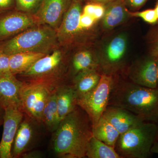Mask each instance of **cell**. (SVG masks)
I'll return each mask as SVG.
<instances>
[{
  "mask_svg": "<svg viewBox=\"0 0 158 158\" xmlns=\"http://www.w3.org/2000/svg\"><path fill=\"white\" fill-rule=\"evenodd\" d=\"M127 47L125 34H118L110 40L104 51L98 57L99 69L102 73L115 76L123 68Z\"/></svg>",
  "mask_w": 158,
  "mask_h": 158,
  "instance_id": "obj_7",
  "label": "cell"
},
{
  "mask_svg": "<svg viewBox=\"0 0 158 158\" xmlns=\"http://www.w3.org/2000/svg\"><path fill=\"white\" fill-rule=\"evenodd\" d=\"M157 124H158V123H157Z\"/></svg>",
  "mask_w": 158,
  "mask_h": 158,
  "instance_id": "obj_40",
  "label": "cell"
},
{
  "mask_svg": "<svg viewBox=\"0 0 158 158\" xmlns=\"http://www.w3.org/2000/svg\"><path fill=\"white\" fill-rule=\"evenodd\" d=\"M46 55L42 53L23 52L10 55L9 66L11 73L15 76L23 73Z\"/></svg>",
  "mask_w": 158,
  "mask_h": 158,
  "instance_id": "obj_20",
  "label": "cell"
},
{
  "mask_svg": "<svg viewBox=\"0 0 158 158\" xmlns=\"http://www.w3.org/2000/svg\"><path fill=\"white\" fill-rule=\"evenodd\" d=\"M24 83L14 75L0 76V105L4 109L11 106L21 108V96Z\"/></svg>",
  "mask_w": 158,
  "mask_h": 158,
  "instance_id": "obj_16",
  "label": "cell"
},
{
  "mask_svg": "<svg viewBox=\"0 0 158 158\" xmlns=\"http://www.w3.org/2000/svg\"><path fill=\"white\" fill-rule=\"evenodd\" d=\"M53 90L40 84L24 83L21 96L23 112L41 124L43 111Z\"/></svg>",
  "mask_w": 158,
  "mask_h": 158,
  "instance_id": "obj_9",
  "label": "cell"
},
{
  "mask_svg": "<svg viewBox=\"0 0 158 158\" xmlns=\"http://www.w3.org/2000/svg\"><path fill=\"white\" fill-rule=\"evenodd\" d=\"M114 76L102 73L98 85L91 92L77 100V104L88 114L93 127L103 116L109 106Z\"/></svg>",
  "mask_w": 158,
  "mask_h": 158,
  "instance_id": "obj_6",
  "label": "cell"
},
{
  "mask_svg": "<svg viewBox=\"0 0 158 158\" xmlns=\"http://www.w3.org/2000/svg\"><path fill=\"white\" fill-rule=\"evenodd\" d=\"M148 0H124L125 3H127L130 7L135 9H138L144 6Z\"/></svg>",
  "mask_w": 158,
  "mask_h": 158,
  "instance_id": "obj_32",
  "label": "cell"
},
{
  "mask_svg": "<svg viewBox=\"0 0 158 158\" xmlns=\"http://www.w3.org/2000/svg\"><path fill=\"white\" fill-rule=\"evenodd\" d=\"M157 138V123L144 121L121 134L115 148L121 158H148Z\"/></svg>",
  "mask_w": 158,
  "mask_h": 158,
  "instance_id": "obj_4",
  "label": "cell"
},
{
  "mask_svg": "<svg viewBox=\"0 0 158 158\" xmlns=\"http://www.w3.org/2000/svg\"><path fill=\"white\" fill-rule=\"evenodd\" d=\"M0 158H1V156H0Z\"/></svg>",
  "mask_w": 158,
  "mask_h": 158,
  "instance_id": "obj_41",
  "label": "cell"
},
{
  "mask_svg": "<svg viewBox=\"0 0 158 158\" xmlns=\"http://www.w3.org/2000/svg\"><path fill=\"white\" fill-rule=\"evenodd\" d=\"M96 21L92 16L83 13L80 16L79 27L81 31L88 30L94 24Z\"/></svg>",
  "mask_w": 158,
  "mask_h": 158,
  "instance_id": "obj_30",
  "label": "cell"
},
{
  "mask_svg": "<svg viewBox=\"0 0 158 158\" xmlns=\"http://www.w3.org/2000/svg\"><path fill=\"white\" fill-rule=\"evenodd\" d=\"M109 106L126 109L145 121L157 123L158 88H150L114 76Z\"/></svg>",
  "mask_w": 158,
  "mask_h": 158,
  "instance_id": "obj_2",
  "label": "cell"
},
{
  "mask_svg": "<svg viewBox=\"0 0 158 158\" xmlns=\"http://www.w3.org/2000/svg\"><path fill=\"white\" fill-rule=\"evenodd\" d=\"M42 127V124L24 113L12 144V158H21L24 154L34 150L41 138Z\"/></svg>",
  "mask_w": 158,
  "mask_h": 158,
  "instance_id": "obj_8",
  "label": "cell"
},
{
  "mask_svg": "<svg viewBox=\"0 0 158 158\" xmlns=\"http://www.w3.org/2000/svg\"><path fill=\"white\" fill-rule=\"evenodd\" d=\"M63 54L55 49L38 59L28 70L18 76L26 84H40L54 90L68 84L64 76L66 68Z\"/></svg>",
  "mask_w": 158,
  "mask_h": 158,
  "instance_id": "obj_5",
  "label": "cell"
},
{
  "mask_svg": "<svg viewBox=\"0 0 158 158\" xmlns=\"http://www.w3.org/2000/svg\"><path fill=\"white\" fill-rule=\"evenodd\" d=\"M125 4L124 0H116L105 5L102 25L105 29L112 30L127 20L128 13Z\"/></svg>",
  "mask_w": 158,
  "mask_h": 158,
  "instance_id": "obj_19",
  "label": "cell"
},
{
  "mask_svg": "<svg viewBox=\"0 0 158 158\" xmlns=\"http://www.w3.org/2000/svg\"><path fill=\"white\" fill-rule=\"evenodd\" d=\"M148 42L150 44V54L158 57V27L153 29L148 35Z\"/></svg>",
  "mask_w": 158,
  "mask_h": 158,
  "instance_id": "obj_28",
  "label": "cell"
},
{
  "mask_svg": "<svg viewBox=\"0 0 158 158\" xmlns=\"http://www.w3.org/2000/svg\"><path fill=\"white\" fill-rule=\"evenodd\" d=\"M156 62L157 76V88H158V57L156 58Z\"/></svg>",
  "mask_w": 158,
  "mask_h": 158,
  "instance_id": "obj_37",
  "label": "cell"
},
{
  "mask_svg": "<svg viewBox=\"0 0 158 158\" xmlns=\"http://www.w3.org/2000/svg\"><path fill=\"white\" fill-rule=\"evenodd\" d=\"M9 66V55L0 51V76H8L11 75Z\"/></svg>",
  "mask_w": 158,
  "mask_h": 158,
  "instance_id": "obj_29",
  "label": "cell"
},
{
  "mask_svg": "<svg viewBox=\"0 0 158 158\" xmlns=\"http://www.w3.org/2000/svg\"><path fill=\"white\" fill-rule=\"evenodd\" d=\"M93 136L92 121L77 105L52 133L51 148L58 158L86 157L88 144Z\"/></svg>",
  "mask_w": 158,
  "mask_h": 158,
  "instance_id": "obj_1",
  "label": "cell"
},
{
  "mask_svg": "<svg viewBox=\"0 0 158 158\" xmlns=\"http://www.w3.org/2000/svg\"><path fill=\"white\" fill-rule=\"evenodd\" d=\"M5 110L0 105V126L3 124L5 116Z\"/></svg>",
  "mask_w": 158,
  "mask_h": 158,
  "instance_id": "obj_35",
  "label": "cell"
},
{
  "mask_svg": "<svg viewBox=\"0 0 158 158\" xmlns=\"http://www.w3.org/2000/svg\"><path fill=\"white\" fill-rule=\"evenodd\" d=\"M56 31L45 25H37L4 41L0 51L10 56L23 52L49 54L57 43Z\"/></svg>",
  "mask_w": 158,
  "mask_h": 158,
  "instance_id": "obj_3",
  "label": "cell"
},
{
  "mask_svg": "<svg viewBox=\"0 0 158 158\" xmlns=\"http://www.w3.org/2000/svg\"><path fill=\"white\" fill-rule=\"evenodd\" d=\"M94 68L99 69L98 57L94 56L90 51L82 50L77 52L73 57L70 65L69 64L72 77L71 81L80 73Z\"/></svg>",
  "mask_w": 158,
  "mask_h": 158,
  "instance_id": "obj_21",
  "label": "cell"
},
{
  "mask_svg": "<svg viewBox=\"0 0 158 158\" xmlns=\"http://www.w3.org/2000/svg\"><path fill=\"white\" fill-rule=\"evenodd\" d=\"M155 10L156 13L157 15L158 18V1L156 3L155 7L154 8Z\"/></svg>",
  "mask_w": 158,
  "mask_h": 158,
  "instance_id": "obj_38",
  "label": "cell"
},
{
  "mask_svg": "<svg viewBox=\"0 0 158 158\" xmlns=\"http://www.w3.org/2000/svg\"></svg>",
  "mask_w": 158,
  "mask_h": 158,
  "instance_id": "obj_42",
  "label": "cell"
},
{
  "mask_svg": "<svg viewBox=\"0 0 158 158\" xmlns=\"http://www.w3.org/2000/svg\"><path fill=\"white\" fill-rule=\"evenodd\" d=\"M38 24L34 15L11 11L0 15V42L6 41Z\"/></svg>",
  "mask_w": 158,
  "mask_h": 158,
  "instance_id": "obj_10",
  "label": "cell"
},
{
  "mask_svg": "<svg viewBox=\"0 0 158 158\" xmlns=\"http://www.w3.org/2000/svg\"><path fill=\"white\" fill-rule=\"evenodd\" d=\"M60 122L57 112L56 89L51 93L44 109L41 116V124L45 129L53 133L59 126Z\"/></svg>",
  "mask_w": 158,
  "mask_h": 158,
  "instance_id": "obj_23",
  "label": "cell"
},
{
  "mask_svg": "<svg viewBox=\"0 0 158 158\" xmlns=\"http://www.w3.org/2000/svg\"><path fill=\"white\" fill-rule=\"evenodd\" d=\"M56 94L57 112L60 122L76 108L77 97L70 83L64 84L57 88Z\"/></svg>",
  "mask_w": 158,
  "mask_h": 158,
  "instance_id": "obj_18",
  "label": "cell"
},
{
  "mask_svg": "<svg viewBox=\"0 0 158 158\" xmlns=\"http://www.w3.org/2000/svg\"><path fill=\"white\" fill-rule=\"evenodd\" d=\"M18 11L34 15L38 11L43 0H15Z\"/></svg>",
  "mask_w": 158,
  "mask_h": 158,
  "instance_id": "obj_25",
  "label": "cell"
},
{
  "mask_svg": "<svg viewBox=\"0 0 158 158\" xmlns=\"http://www.w3.org/2000/svg\"><path fill=\"white\" fill-rule=\"evenodd\" d=\"M102 73L98 68L82 71L74 77L70 82L75 91L77 99L86 96L98 85Z\"/></svg>",
  "mask_w": 158,
  "mask_h": 158,
  "instance_id": "obj_17",
  "label": "cell"
},
{
  "mask_svg": "<svg viewBox=\"0 0 158 158\" xmlns=\"http://www.w3.org/2000/svg\"><path fill=\"white\" fill-rule=\"evenodd\" d=\"M82 11L81 2L72 0L62 22L56 31L59 43H69L82 31L79 27V21Z\"/></svg>",
  "mask_w": 158,
  "mask_h": 158,
  "instance_id": "obj_13",
  "label": "cell"
},
{
  "mask_svg": "<svg viewBox=\"0 0 158 158\" xmlns=\"http://www.w3.org/2000/svg\"><path fill=\"white\" fill-rule=\"evenodd\" d=\"M129 81L134 84L150 88H157L156 57L150 55L136 62L128 71Z\"/></svg>",
  "mask_w": 158,
  "mask_h": 158,
  "instance_id": "obj_14",
  "label": "cell"
},
{
  "mask_svg": "<svg viewBox=\"0 0 158 158\" xmlns=\"http://www.w3.org/2000/svg\"><path fill=\"white\" fill-rule=\"evenodd\" d=\"M120 134L109 121L102 116L93 127V135L106 144L115 148Z\"/></svg>",
  "mask_w": 158,
  "mask_h": 158,
  "instance_id": "obj_22",
  "label": "cell"
},
{
  "mask_svg": "<svg viewBox=\"0 0 158 158\" xmlns=\"http://www.w3.org/2000/svg\"><path fill=\"white\" fill-rule=\"evenodd\" d=\"M102 116L120 135L145 121L141 116L129 110L113 106H108Z\"/></svg>",
  "mask_w": 158,
  "mask_h": 158,
  "instance_id": "obj_15",
  "label": "cell"
},
{
  "mask_svg": "<svg viewBox=\"0 0 158 158\" xmlns=\"http://www.w3.org/2000/svg\"><path fill=\"white\" fill-rule=\"evenodd\" d=\"M3 131L0 141L1 158H12L11 148L24 113L21 108L11 106L5 109Z\"/></svg>",
  "mask_w": 158,
  "mask_h": 158,
  "instance_id": "obj_11",
  "label": "cell"
},
{
  "mask_svg": "<svg viewBox=\"0 0 158 158\" xmlns=\"http://www.w3.org/2000/svg\"><path fill=\"white\" fill-rule=\"evenodd\" d=\"M88 1H89L90 2L98 3V4L105 5L116 0H88Z\"/></svg>",
  "mask_w": 158,
  "mask_h": 158,
  "instance_id": "obj_34",
  "label": "cell"
},
{
  "mask_svg": "<svg viewBox=\"0 0 158 158\" xmlns=\"http://www.w3.org/2000/svg\"><path fill=\"white\" fill-rule=\"evenodd\" d=\"M77 1H81V2H82V0H77Z\"/></svg>",
  "mask_w": 158,
  "mask_h": 158,
  "instance_id": "obj_39",
  "label": "cell"
},
{
  "mask_svg": "<svg viewBox=\"0 0 158 158\" xmlns=\"http://www.w3.org/2000/svg\"><path fill=\"white\" fill-rule=\"evenodd\" d=\"M15 7V0H0V15L12 11Z\"/></svg>",
  "mask_w": 158,
  "mask_h": 158,
  "instance_id": "obj_31",
  "label": "cell"
},
{
  "mask_svg": "<svg viewBox=\"0 0 158 158\" xmlns=\"http://www.w3.org/2000/svg\"><path fill=\"white\" fill-rule=\"evenodd\" d=\"M105 11L106 8L105 5L98 3L90 2L84 7L82 12L92 16L97 21L103 18L104 15Z\"/></svg>",
  "mask_w": 158,
  "mask_h": 158,
  "instance_id": "obj_26",
  "label": "cell"
},
{
  "mask_svg": "<svg viewBox=\"0 0 158 158\" xmlns=\"http://www.w3.org/2000/svg\"><path fill=\"white\" fill-rule=\"evenodd\" d=\"M43 156V155L41 152L34 151L32 150L23 154L21 158H42Z\"/></svg>",
  "mask_w": 158,
  "mask_h": 158,
  "instance_id": "obj_33",
  "label": "cell"
},
{
  "mask_svg": "<svg viewBox=\"0 0 158 158\" xmlns=\"http://www.w3.org/2000/svg\"><path fill=\"white\" fill-rule=\"evenodd\" d=\"M134 16L140 18L145 22L150 24L154 25L158 23V18L155 10L154 9H148L133 14Z\"/></svg>",
  "mask_w": 158,
  "mask_h": 158,
  "instance_id": "obj_27",
  "label": "cell"
},
{
  "mask_svg": "<svg viewBox=\"0 0 158 158\" xmlns=\"http://www.w3.org/2000/svg\"><path fill=\"white\" fill-rule=\"evenodd\" d=\"M86 157L88 158H121L115 148L93 137L88 144Z\"/></svg>",
  "mask_w": 158,
  "mask_h": 158,
  "instance_id": "obj_24",
  "label": "cell"
},
{
  "mask_svg": "<svg viewBox=\"0 0 158 158\" xmlns=\"http://www.w3.org/2000/svg\"><path fill=\"white\" fill-rule=\"evenodd\" d=\"M152 153L158 154V138L155 141L151 148Z\"/></svg>",
  "mask_w": 158,
  "mask_h": 158,
  "instance_id": "obj_36",
  "label": "cell"
},
{
  "mask_svg": "<svg viewBox=\"0 0 158 158\" xmlns=\"http://www.w3.org/2000/svg\"><path fill=\"white\" fill-rule=\"evenodd\" d=\"M72 0H43L34 15L38 25L49 26L56 31Z\"/></svg>",
  "mask_w": 158,
  "mask_h": 158,
  "instance_id": "obj_12",
  "label": "cell"
}]
</instances>
